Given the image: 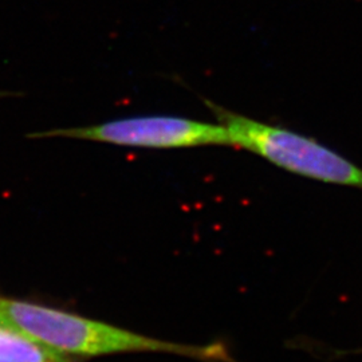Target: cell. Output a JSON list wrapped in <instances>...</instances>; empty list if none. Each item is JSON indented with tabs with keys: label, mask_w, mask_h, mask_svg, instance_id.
<instances>
[{
	"label": "cell",
	"mask_w": 362,
	"mask_h": 362,
	"mask_svg": "<svg viewBox=\"0 0 362 362\" xmlns=\"http://www.w3.org/2000/svg\"><path fill=\"white\" fill-rule=\"evenodd\" d=\"M0 362H76L13 327L0 324Z\"/></svg>",
	"instance_id": "obj_4"
},
{
	"label": "cell",
	"mask_w": 362,
	"mask_h": 362,
	"mask_svg": "<svg viewBox=\"0 0 362 362\" xmlns=\"http://www.w3.org/2000/svg\"><path fill=\"white\" fill-rule=\"evenodd\" d=\"M0 324L31 337L66 356L101 357L117 353H168L200 362H235L221 342L187 345L157 339L127 329L0 297Z\"/></svg>",
	"instance_id": "obj_1"
},
{
	"label": "cell",
	"mask_w": 362,
	"mask_h": 362,
	"mask_svg": "<svg viewBox=\"0 0 362 362\" xmlns=\"http://www.w3.org/2000/svg\"><path fill=\"white\" fill-rule=\"evenodd\" d=\"M204 104L228 130L233 146L299 176L362 189V168L317 140L233 113L208 100Z\"/></svg>",
	"instance_id": "obj_2"
},
{
	"label": "cell",
	"mask_w": 362,
	"mask_h": 362,
	"mask_svg": "<svg viewBox=\"0 0 362 362\" xmlns=\"http://www.w3.org/2000/svg\"><path fill=\"white\" fill-rule=\"evenodd\" d=\"M28 137H67L151 149L233 146L228 130L220 122L211 124L175 116L129 117L83 128L39 132Z\"/></svg>",
	"instance_id": "obj_3"
}]
</instances>
